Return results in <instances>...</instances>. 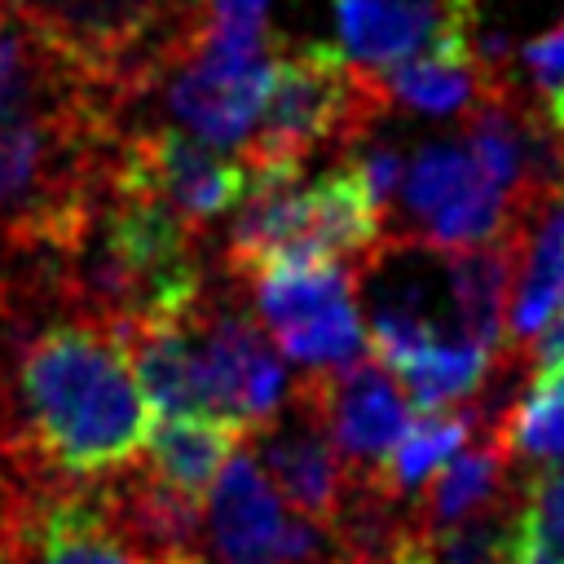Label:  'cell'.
<instances>
[{
  "label": "cell",
  "mask_w": 564,
  "mask_h": 564,
  "mask_svg": "<svg viewBox=\"0 0 564 564\" xmlns=\"http://www.w3.org/2000/svg\"><path fill=\"white\" fill-rule=\"evenodd\" d=\"M480 427V414L476 410H463V405H432V410H419V419L405 423L397 449L388 454L375 489L392 494V498H414L467 441L471 432Z\"/></svg>",
  "instance_id": "e0dca14e"
},
{
  "label": "cell",
  "mask_w": 564,
  "mask_h": 564,
  "mask_svg": "<svg viewBox=\"0 0 564 564\" xmlns=\"http://www.w3.org/2000/svg\"><path fill=\"white\" fill-rule=\"evenodd\" d=\"M498 436L516 463H564V383L529 379V392L498 414Z\"/></svg>",
  "instance_id": "d6986e66"
},
{
  "label": "cell",
  "mask_w": 564,
  "mask_h": 564,
  "mask_svg": "<svg viewBox=\"0 0 564 564\" xmlns=\"http://www.w3.org/2000/svg\"><path fill=\"white\" fill-rule=\"evenodd\" d=\"M498 361L502 357L489 352L485 344H476L467 335H445V339L405 348V352L388 357L383 366L397 370V383L419 401V410H432V405H458L471 392H480Z\"/></svg>",
  "instance_id": "2e32d148"
},
{
  "label": "cell",
  "mask_w": 564,
  "mask_h": 564,
  "mask_svg": "<svg viewBox=\"0 0 564 564\" xmlns=\"http://www.w3.org/2000/svg\"><path fill=\"white\" fill-rule=\"evenodd\" d=\"M110 185L154 194L189 234L203 238V229L242 203L247 167L242 159H225L216 145L189 137L185 128H123Z\"/></svg>",
  "instance_id": "52a82bcc"
},
{
  "label": "cell",
  "mask_w": 564,
  "mask_h": 564,
  "mask_svg": "<svg viewBox=\"0 0 564 564\" xmlns=\"http://www.w3.org/2000/svg\"><path fill=\"white\" fill-rule=\"evenodd\" d=\"M344 57L388 70L423 48L476 40L480 0H330Z\"/></svg>",
  "instance_id": "30bf717a"
},
{
  "label": "cell",
  "mask_w": 564,
  "mask_h": 564,
  "mask_svg": "<svg viewBox=\"0 0 564 564\" xmlns=\"http://www.w3.org/2000/svg\"><path fill=\"white\" fill-rule=\"evenodd\" d=\"M40 489H48V485H40L35 476H26V471L0 449V546L18 533V524L26 520L31 502L40 498Z\"/></svg>",
  "instance_id": "7402d4cb"
},
{
  "label": "cell",
  "mask_w": 564,
  "mask_h": 564,
  "mask_svg": "<svg viewBox=\"0 0 564 564\" xmlns=\"http://www.w3.org/2000/svg\"><path fill=\"white\" fill-rule=\"evenodd\" d=\"M247 441V432L216 414H163V423L145 436V467L189 494H207L229 454Z\"/></svg>",
  "instance_id": "5bb4252c"
},
{
  "label": "cell",
  "mask_w": 564,
  "mask_h": 564,
  "mask_svg": "<svg viewBox=\"0 0 564 564\" xmlns=\"http://www.w3.org/2000/svg\"><path fill=\"white\" fill-rule=\"evenodd\" d=\"M533 379L564 383V308L546 317V330L533 344Z\"/></svg>",
  "instance_id": "603a6c76"
},
{
  "label": "cell",
  "mask_w": 564,
  "mask_h": 564,
  "mask_svg": "<svg viewBox=\"0 0 564 564\" xmlns=\"http://www.w3.org/2000/svg\"><path fill=\"white\" fill-rule=\"evenodd\" d=\"M0 361H4V286H0Z\"/></svg>",
  "instance_id": "d4e9b609"
},
{
  "label": "cell",
  "mask_w": 564,
  "mask_h": 564,
  "mask_svg": "<svg viewBox=\"0 0 564 564\" xmlns=\"http://www.w3.org/2000/svg\"><path fill=\"white\" fill-rule=\"evenodd\" d=\"M278 48L282 40L269 26L234 31V26L207 22L189 40V48L163 70L154 93L189 137L216 150L242 145L273 88Z\"/></svg>",
  "instance_id": "3957f363"
},
{
  "label": "cell",
  "mask_w": 564,
  "mask_h": 564,
  "mask_svg": "<svg viewBox=\"0 0 564 564\" xmlns=\"http://www.w3.org/2000/svg\"><path fill=\"white\" fill-rule=\"evenodd\" d=\"M300 405L313 410V419L326 427L330 445L339 449L352 485H375L388 454L397 449L405 423H410V405H405V388L397 379H388L379 357H352L344 366H326V370H300V379H291V392Z\"/></svg>",
  "instance_id": "ba28073f"
},
{
  "label": "cell",
  "mask_w": 564,
  "mask_h": 564,
  "mask_svg": "<svg viewBox=\"0 0 564 564\" xmlns=\"http://www.w3.org/2000/svg\"><path fill=\"white\" fill-rule=\"evenodd\" d=\"M251 436H256V463L273 480L278 498L295 516L330 529V520L339 516V507L348 498L352 476H348L339 449L330 445L326 427L313 419V410L300 405L295 397H286L278 419H269Z\"/></svg>",
  "instance_id": "8fae6325"
},
{
  "label": "cell",
  "mask_w": 564,
  "mask_h": 564,
  "mask_svg": "<svg viewBox=\"0 0 564 564\" xmlns=\"http://www.w3.org/2000/svg\"><path fill=\"white\" fill-rule=\"evenodd\" d=\"M150 436V401L123 339L88 317L18 335L0 361V449L40 485L128 471Z\"/></svg>",
  "instance_id": "6da1fadb"
},
{
  "label": "cell",
  "mask_w": 564,
  "mask_h": 564,
  "mask_svg": "<svg viewBox=\"0 0 564 564\" xmlns=\"http://www.w3.org/2000/svg\"><path fill=\"white\" fill-rule=\"evenodd\" d=\"M502 414V410H498ZM498 414H480V441L463 445L427 485H423V520L432 533H445L454 524H467L485 511H498L516 498L520 485H511L516 476V458L498 436Z\"/></svg>",
  "instance_id": "4fadbf2b"
},
{
  "label": "cell",
  "mask_w": 564,
  "mask_h": 564,
  "mask_svg": "<svg viewBox=\"0 0 564 564\" xmlns=\"http://www.w3.org/2000/svg\"><path fill=\"white\" fill-rule=\"evenodd\" d=\"M507 507L485 511L467 524H454V529L436 533V564H511V555H507Z\"/></svg>",
  "instance_id": "ffe728a7"
},
{
  "label": "cell",
  "mask_w": 564,
  "mask_h": 564,
  "mask_svg": "<svg viewBox=\"0 0 564 564\" xmlns=\"http://www.w3.org/2000/svg\"><path fill=\"white\" fill-rule=\"evenodd\" d=\"M511 564H564V463H551L516 489L507 507Z\"/></svg>",
  "instance_id": "ac0fdd59"
},
{
  "label": "cell",
  "mask_w": 564,
  "mask_h": 564,
  "mask_svg": "<svg viewBox=\"0 0 564 564\" xmlns=\"http://www.w3.org/2000/svg\"><path fill=\"white\" fill-rule=\"evenodd\" d=\"M269 4L273 0H203L207 22L234 26V31H264L269 26Z\"/></svg>",
  "instance_id": "cb8c5ba5"
},
{
  "label": "cell",
  "mask_w": 564,
  "mask_h": 564,
  "mask_svg": "<svg viewBox=\"0 0 564 564\" xmlns=\"http://www.w3.org/2000/svg\"><path fill=\"white\" fill-rule=\"evenodd\" d=\"M0 564H137L110 529L97 489L48 485L31 502L18 533L0 546Z\"/></svg>",
  "instance_id": "7c38bea8"
},
{
  "label": "cell",
  "mask_w": 564,
  "mask_h": 564,
  "mask_svg": "<svg viewBox=\"0 0 564 564\" xmlns=\"http://www.w3.org/2000/svg\"><path fill=\"white\" fill-rule=\"evenodd\" d=\"M203 538V564H335L330 529L286 516L273 480L242 445L212 480Z\"/></svg>",
  "instance_id": "8992f818"
},
{
  "label": "cell",
  "mask_w": 564,
  "mask_h": 564,
  "mask_svg": "<svg viewBox=\"0 0 564 564\" xmlns=\"http://www.w3.org/2000/svg\"><path fill=\"white\" fill-rule=\"evenodd\" d=\"M388 106L379 75L339 48L282 40L273 88L242 141V167H304V159L326 145L348 150L375 132Z\"/></svg>",
  "instance_id": "7a4b0ae2"
},
{
  "label": "cell",
  "mask_w": 564,
  "mask_h": 564,
  "mask_svg": "<svg viewBox=\"0 0 564 564\" xmlns=\"http://www.w3.org/2000/svg\"><path fill=\"white\" fill-rule=\"evenodd\" d=\"M357 264L330 256H282L251 278L260 326L300 370H326L361 357Z\"/></svg>",
  "instance_id": "277c9868"
},
{
  "label": "cell",
  "mask_w": 564,
  "mask_h": 564,
  "mask_svg": "<svg viewBox=\"0 0 564 564\" xmlns=\"http://www.w3.org/2000/svg\"><path fill=\"white\" fill-rule=\"evenodd\" d=\"M520 70L533 79L538 97H551V93H564V22L533 35L529 44H520L516 53Z\"/></svg>",
  "instance_id": "44dd1931"
},
{
  "label": "cell",
  "mask_w": 564,
  "mask_h": 564,
  "mask_svg": "<svg viewBox=\"0 0 564 564\" xmlns=\"http://www.w3.org/2000/svg\"><path fill=\"white\" fill-rule=\"evenodd\" d=\"M516 273L520 286L507 304V335L524 344L538 335V326H546L551 313L564 308V189L538 207Z\"/></svg>",
  "instance_id": "9a60e30c"
},
{
  "label": "cell",
  "mask_w": 564,
  "mask_h": 564,
  "mask_svg": "<svg viewBox=\"0 0 564 564\" xmlns=\"http://www.w3.org/2000/svg\"><path fill=\"white\" fill-rule=\"evenodd\" d=\"M93 489L137 564H203V494H189L137 463Z\"/></svg>",
  "instance_id": "9c48e42d"
},
{
  "label": "cell",
  "mask_w": 564,
  "mask_h": 564,
  "mask_svg": "<svg viewBox=\"0 0 564 564\" xmlns=\"http://www.w3.org/2000/svg\"><path fill=\"white\" fill-rule=\"evenodd\" d=\"M185 326L198 370V410L238 423L247 436L278 419L291 379L256 308H247L234 291H203L185 313Z\"/></svg>",
  "instance_id": "5b68a950"
}]
</instances>
